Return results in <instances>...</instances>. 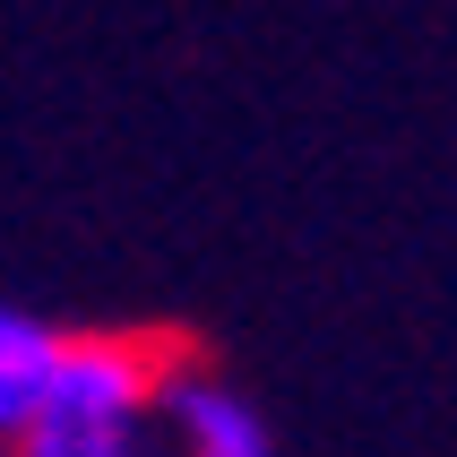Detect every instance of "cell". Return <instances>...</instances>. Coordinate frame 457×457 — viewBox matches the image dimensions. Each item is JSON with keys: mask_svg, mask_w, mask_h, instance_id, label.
Returning <instances> with one entry per match:
<instances>
[{"mask_svg": "<svg viewBox=\"0 0 457 457\" xmlns=\"http://www.w3.org/2000/svg\"><path fill=\"white\" fill-rule=\"evenodd\" d=\"M155 457H277V432L233 380L181 354L155 406Z\"/></svg>", "mask_w": 457, "mask_h": 457, "instance_id": "cell-2", "label": "cell"}, {"mask_svg": "<svg viewBox=\"0 0 457 457\" xmlns=\"http://www.w3.org/2000/svg\"><path fill=\"white\" fill-rule=\"evenodd\" d=\"M173 345L129 328H78L61 345L44 414L9 457H155V406L173 380Z\"/></svg>", "mask_w": 457, "mask_h": 457, "instance_id": "cell-1", "label": "cell"}, {"mask_svg": "<svg viewBox=\"0 0 457 457\" xmlns=\"http://www.w3.org/2000/svg\"><path fill=\"white\" fill-rule=\"evenodd\" d=\"M61 345H70V328H52V320H35V311L0 303V457L18 449L26 423L44 414L52 371H61Z\"/></svg>", "mask_w": 457, "mask_h": 457, "instance_id": "cell-3", "label": "cell"}]
</instances>
